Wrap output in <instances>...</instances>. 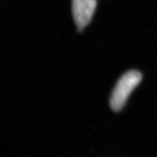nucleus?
I'll return each mask as SVG.
<instances>
[{
  "label": "nucleus",
  "instance_id": "f257e3e1",
  "mask_svg": "<svg viewBox=\"0 0 157 157\" xmlns=\"http://www.w3.org/2000/svg\"><path fill=\"white\" fill-rule=\"evenodd\" d=\"M142 80V74L137 71H130L122 76L113 90L110 99L111 107L119 111L125 105L129 95Z\"/></svg>",
  "mask_w": 157,
  "mask_h": 157
},
{
  "label": "nucleus",
  "instance_id": "f03ea898",
  "mask_svg": "<svg viewBox=\"0 0 157 157\" xmlns=\"http://www.w3.org/2000/svg\"><path fill=\"white\" fill-rule=\"evenodd\" d=\"M96 5V0H72V12L78 29L82 30L89 25Z\"/></svg>",
  "mask_w": 157,
  "mask_h": 157
}]
</instances>
